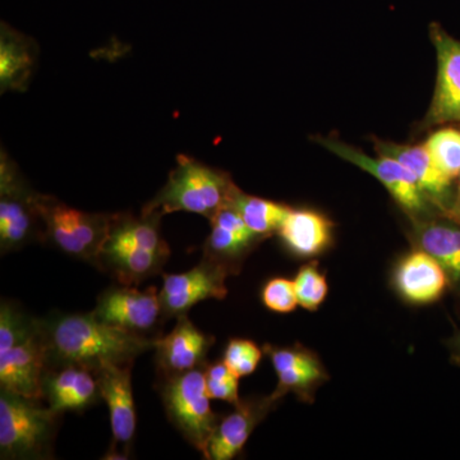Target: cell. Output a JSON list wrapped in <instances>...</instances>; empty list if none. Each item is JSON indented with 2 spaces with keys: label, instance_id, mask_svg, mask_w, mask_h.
Segmentation results:
<instances>
[{
  "label": "cell",
  "instance_id": "6da1fadb",
  "mask_svg": "<svg viewBox=\"0 0 460 460\" xmlns=\"http://www.w3.org/2000/svg\"><path fill=\"white\" fill-rule=\"evenodd\" d=\"M50 366L75 365L95 372L105 365L133 363L156 339L108 325L90 314H56L41 320Z\"/></svg>",
  "mask_w": 460,
  "mask_h": 460
},
{
  "label": "cell",
  "instance_id": "7a4b0ae2",
  "mask_svg": "<svg viewBox=\"0 0 460 460\" xmlns=\"http://www.w3.org/2000/svg\"><path fill=\"white\" fill-rule=\"evenodd\" d=\"M237 189L228 172L180 155L165 186L144 206L142 214L164 217L186 211L202 215L210 222L220 208L229 204Z\"/></svg>",
  "mask_w": 460,
  "mask_h": 460
},
{
  "label": "cell",
  "instance_id": "3957f363",
  "mask_svg": "<svg viewBox=\"0 0 460 460\" xmlns=\"http://www.w3.org/2000/svg\"><path fill=\"white\" fill-rule=\"evenodd\" d=\"M36 205L44 226L42 242L66 255L96 265L108 241L114 214L86 213L39 192Z\"/></svg>",
  "mask_w": 460,
  "mask_h": 460
},
{
  "label": "cell",
  "instance_id": "277c9868",
  "mask_svg": "<svg viewBox=\"0 0 460 460\" xmlns=\"http://www.w3.org/2000/svg\"><path fill=\"white\" fill-rule=\"evenodd\" d=\"M57 414L42 401L0 392L2 459H47L57 429Z\"/></svg>",
  "mask_w": 460,
  "mask_h": 460
},
{
  "label": "cell",
  "instance_id": "5b68a950",
  "mask_svg": "<svg viewBox=\"0 0 460 460\" xmlns=\"http://www.w3.org/2000/svg\"><path fill=\"white\" fill-rule=\"evenodd\" d=\"M206 365L183 374L160 376V395L169 420L204 458L208 441L219 423L206 390Z\"/></svg>",
  "mask_w": 460,
  "mask_h": 460
},
{
  "label": "cell",
  "instance_id": "8992f818",
  "mask_svg": "<svg viewBox=\"0 0 460 460\" xmlns=\"http://www.w3.org/2000/svg\"><path fill=\"white\" fill-rule=\"evenodd\" d=\"M38 192L29 186L16 163L4 148L0 153V250L17 251L41 241L44 226L38 205Z\"/></svg>",
  "mask_w": 460,
  "mask_h": 460
},
{
  "label": "cell",
  "instance_id": "52a82bcc",
  "mask_svg": "<svg viewBox=\"0 0 460 460\" xmlns=\"http://www.w3.org/2000/svg\"><path fill=\"white\" fill-rule=\"evenodd\" d=\"M314 140L345 162L357 165L362 171L374 175L389 190L396 204L401 206L402 211L410 217L411 223L420 222L434 215L441 214L426 198L410 169L405 168L394 157L385 155L371 157L358 148L344 144L337 138L316 137Z\"/></svg>",
  "mask_w": 460,
  "mask_h": 460
},
{
  "label": "cell",
  "instance_id": "ba28073f",
  "mask_svg": "<svg viewBox=\"0 0 460 460\" xmlns=\"http://www.w3.org/2000/svg\"><path fill=\"white\" fill-rule=\"evenodd\" d=\"M93 314L108 325L153 339L159 338V326L166 320L155 287L145 292L129 286L109 288Z\"/></svg>",
  "mask_w": 460,
  "mask_h": 460
},
{
  "label": "cell",
  "instance_id": "9c48e42d",
  "mask_svg": "<svg viewBox=\"0 0 460 460\" xmlns=\"http://www.w3.org/2000/svg\"><path fill=\"white\" fill-rule=\"evenodd\" d=\"M228 277L230 272L226 268L205 257L189 271L163 275L164 283L159 296L165 319H177L187 314L193 305L206 299L226 298Z\"/></svg>",
  "mask_w": 460,
  "mask_h": 460
},
{
  "label": "cell",
  "instance_id": "30bf717a",
  "mask_svg": "<svg viewBox=\"0 0 460 460\" xmlns=\"http://www.w3.org/2000/svg\"><path fill=\"white\" fill-rule=\"evenodd\" d=\"M438 58L434 98L425 118V127L460 123V41L438 23L429 26Z\"/></svg>",
  "mask_w": 460,
  "mask_h": 460
},
{
  "label": "cell",
  "instance_id": "8fae6325",
  "mask_svg": "<svg viewBox=\"0 0 460 460\" xmlns=\"http://www.w3.org/2000/svg\"><path fill=\"white\" fill-rule=\"evenodd\" d=\"M132 363L105 365L95 371L102 401L111 413L113 447L105 459H126L118 449L128 456L136 432V410L131 383Z\"/></svg>",
  "mask_w": 460,
  "mask_h": 460
},
{
  "label": "cell",
  "instance_id": "7c38bea8",
  "mask_svg": "<svg viewBox=\"0 0 460 460\" xmlns=\"http://www.w3.org/2000/svg\"><path fill=\"white\" fill-rule=\"evenodd\" d=\"M262 350L270 358L278 375V386L272 393L278 398L292 393L299 401L313 402L316 390L329 380L319 357L302 345L274 347L266 344Z\"/></svg>",
  "mask_w": 460,
  "mask_h": 460
},
{
  "label": "cell",
  "instance_id": "4fadbf2b",
  "mask_svg": "<svg viewBox=\"0 0 460 460\" xmlns=\"http://www.w3.org/2000/svg\"><path fill=\"white\" fill-rule=\"evenodd\" d=\"M49 367L40 334L0 353V387L13 394L44 402V378Z\"/></svg>",
  "mask_w": 460,
  "mask_h": 460
},
{
  "label": "cell",
  "instance_id": "5bb4252c",
  "mask_svg": "<svg viewBox=\"0 0 460 460\" xmlns=\"http://www.w3.org/2000/svg\"><path fill=\"white\" fill-rule=\"evenodd\" d=\"M280 401L281 399L274 394L241 401L229 416L217 423L208 441L205 459L235 458V456L242 452L257 426L266 419Z\"/></svg>",
  "mask_w": 460,
  "mask_h": 460
},
{
  "label": "cell",
  "instance_id": "9a60e30c",
  "mask_svg": "<svg viewBox=\"0 0 460 460\" xmlns=\"http://www.w3.org/2000/svg\"><path fill=\"white\" fill-rule=\"evenodd\" d=\"M211 233L204 246L205 259L237 274L242 262L263 239L251 232L238 211L228 204L210 220Z\"/></svg>",
  "mask_w": 460,
  "mask_h": 460
},
{
  "label": "cell",
  "instance_id": "2e32d148",
  "mask_svg": "<svg viewBox=\"0 0 460 460\" xmlns=\"http://www.w3.org/2000/svg\"><path fill=\"white\" fill-rule=\"evenodd\" d=\"M213 344L214 338L196 328L187 314L177 317L174 329L165 337L157 338L154 345L160 376L202 367L206 365V354Z\"/></svg>",
  "mask_w": 460,
  "mask_h": 460
},
{
  "label": "cell",
  "instance_id": "e0dca14e",
  "mask_svg": "<svg viewBox=\"0 0 460 460\" xmlns=\"http://www.w3.org/2000/svg\"><path fill=\"white\" fill-rule=\"evenodd\" d=\"M44 402L54 414L83 411L102 401L95 372L75 365L50 366L44 378Z\"/></svg>",
  "mask_w": 460,
  "mask_h": 460
},
{
  "label": "cell",
  "instance_id": "ac0fdd59",
  "mask_svg": "<svg viewBox=\"0 0 460 460\" xmlns=\"http://www.w3.org/2000/svg\"><path fill=\"white\" fill-rule=\"evenodd\" d=\"M375 150L378 155L394 157L405 168L410 169L429 201L441 214L447 213L452 204L454 181L438 168L425 144L401 145L375 140Z\"/></svg>",
  "mask_w": 460,
  "mask_h": 460
},
{
  "label": "cell",
  "instance_id": "d6986e66",
  "mask_svg": "<svg viewBox=\"0 0 460 460\" xmlns=\"http://www.w3.org/2000/svg\"><path fill=\"white\" fill-rule=\"evenodd\" d=\"M394 286L404 301L429 305L438 301L450 284L440 263L416 247L396 265Z\"/></svg>",
  "mask_w": 460,
  "mask_h": 460
},
{
  "label": "cell",
  "instance_id": "ffe728a7",
  "mask_svg": "<svg viewBox=\"0 0 460 460\" xmlns=\"http://www.w3.org/2000/svg\"><path fill=\"white\" fill-rule=\"evenodd\" d=\"M411 239L440 263L450 287L460 293V223L444 214L434 215L413 223Z\"/></svg>",
  "mask_w": 460,
  "mask_h": 460
},
{
  "label": "cell",
  "instance_id": "44dd1931",
  "mask_svg": "<svg viewBox=\"0 0 460 460\" xmlns=\"http://www.w3.org/2000/svg\"><path fill=\"white\" fill-rule=\"evenodd\" d=\"M38 44L29 36L0 25V93H25L38 63Z\"/></svg>",
  "mask_w": 460,
  "mask_h": 460
},
{
  "label": "cell",
  "instance_id": "7402d4cb",
  "mask_svg": "<svg viewBox=\"0 0 460 460\" xmlns=\"http://www.w3.org/2000/svg\"><path fill=\"white\" fill-rule=\"evenodd\" d=\"M278 235L293 255L310 259L325 252L332 244V223L317 211L290 208Z\"/></svg>",
  "mask_w": 460,
  "mask_h": 460
},
{
  "label": "cell",
  "instance_id": "603a6c76",
  "mask_svg": "<svg viewBox=\"0 0 460 460\" xmlns=\"http://www.w3.org/2000/svg\"><path fill=\"white\" fill-rule=\"evenodd\" d=\"M169 257L131 244L105 242L96 266L107 271L122 286L140 284L159 274Z\"/></svg>",
  "mask_w": 460,
  "mask_h": 460
},
{
  "label": "cell",
  "instance_id": "cb8c5ba5",
  "mask_svg": "<svg viewBox=\"0 0 460 460\" xmlns=\"http://www.w3.org/2000/svg\"><path fill=\"white\" fill-rule=\"evenodd\" d=\"M157 214H141L140 217L129 213L114 214L109 241L145 248L165 257L171 256V248L160 233Z\"/></svg>",
  "mask_w": 460,
  "mask_h": 460
},
{
  "label": "cell",
  "instance_id": "d4e9b609",
  "mask_svg": "<svg viewBox=\"0 0 460 460\" xmlns=\"http://www.w3.org/2000/svg\"><path fill=\"white\" fill-rule=\"evenodd\" d=\"M229 204L238 211L248 229L261 239L278 234L290 211L289 206L247 195L239 189L233 193Z\"/></svg>",
  "mask_w": 460,
  "mask_h": 460
},
{
  "label": "cell",
  "instance_id": "484cf974",
  "mask_svg": "<svg viewBox=\"0 0 460 460\" xmlns=\"http://www.w3.org/2000/svg\"><path fill=\"white\" fill-rule=\"evenodd\" d=\"M41 320L33 319L16 305L3 301L0 305V353L7 352L40 334Z\"/></svg>",
  "mask_w": 460,
  "mask_h": 460
},
{
  "label": "cell",
  "instance_id": "4316f807",
  "mask_svg": "<svg viewBox=\"0 0 460 460\" xmlns=\"http://www.w3.org/2000/svg\"><path fill=\"white\" fill-rule=\"evenodd\" d=\"M425 146L438 168L456 181L460 174V128L445 126L436 129L425 141Z\"/></svg>",
  "mask_w": 460,
  "mask_h": 460
},
{
  "label": "cell",
  "instance_id": "83f0119b",
  "mask_svg": "<svg viewBox=\"0 0 460 460\" xmlns=\"http://www.w3.org/2000/svg\"><path fill=\"white\" fill-rule=\"evenodd\" d=\"M293 283L298 305L311 313L319 310L328 296L329 287L325 275L319 270L317 262L305 263L296 272Z\"/></svg>",
  "mask_w": 460,
  "mask_h": 460
},
{
  "label": "cell",
  "instance_id": "f1b7e54d",
  "mask_svg": "<svg viewBox=\"0 0 460 460\" xmlns=\"http://www.w3.org/2000/svg\"><path fill=\"white\" fill-rule=\"evenodd\" d=\"M263 350L252 341L232 339L226 345L223 361L239 378L255 372L262 358Z\"/></svg>",
  "mask_w": 460,
  "mask_h": 460
},
{
  "label": "cell",
  "instance_id": "f546056e",
  "mask_svg": "<svg viewBox=\"0 0 460 460\" xmlns=\"http://www.w3.org/2000/svg\"><path fill=\"white\" fill-rule=\"evenodd\" d=\"M205 380L206 390L210 399L228 402L234 407L241 402L238 392L239 377L230 371L224 361L206 365Z\"/></svg>",
  "mask_w": 460,
  "mask_h": 460
},
{
  "label": "cell",
  "instance_id": "4dcf8cb0",
  "mask_svg": "<svg viewBox=\"0 0 460 460\" xmlns=\"http://www.w3.org/2000/svg\"><path fill=\"white\" fill-rule=\"evenodd\" d=\"M261 298L263 305L277 314H289L298 305L293 280L286 278H274L263 287Z\"/></svg>",
  "mask_w": 460,
  "mask_h": 460
},
{
  "label": "cell",
  "instance_id": "1f68e13d",
  "mask_svg": "<svg viewBox=\"0 0 460 460\" xmlns=\"http://www.w3.org/2000/svg\"><path fill=\"white\" fill-rule=\"evenodd\" d=\"M456 186H454V196L452 199V204H450L449 208H447V215L450 219L456 220V222L460 223V174L458 178H456Z\"/></svg>",
  "mask_w": 460,
  "mask_h": 460
},
{
  "label": "cell",
  "instance_id": "d6a6232c",
  "mask_svg": "<svg viewBox=\"0 0 460 460\" xmlns=\"http://www.w3.org/2000/svg\"><path fill=\"white\" fill-rule=\"evenodd\" d=\"M450 353H452V361L460 366V332L450 341Z\"/></svg>",
  "mask_w": 460,
  "mask_h": 460
}]
</instances>
